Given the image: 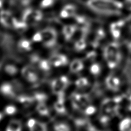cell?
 Returning <instances> with one entry per match:
<instances>
[{
  "label": "cell",
  "mask_w": 131,
  "mask_h": 131,
  "mask_svg": "<svg viewBox=\"0 0 131 131\" xmlns=\"http://www.w3.org/2000/svg\"><path fill=\"white\" fill-rule=\"evenodd\" d=\"M86 5L91 12L111 19L120 17L125 9L120 0H86Z\"/></svg>",
  "instance_id": "cell-1"
},
{
  "label": "cell",
  "mask_w": 131,
  "mask_h": 131,
  "mask_svg": "<svg viewBox=\"0 0 131 131\" xmlns=\"http://www.w3.org/2000/svg\"><path fill=\"white\" fill-rule=\"evenodd\" d=\"M120 44L112 41L104 46L102 51L104 64L111 71H118L123 64L124 50Z\"/></svg>",
  "instance_id": "cell-2"
},
{
  "label": "cell",
  "mask_w": 131,
  "mask_h": 131,
  "mask_svg": "<svg viewBox=\"0 0 131 131\" xmlns=\"http://www.w3.org/2000/svg\"><path fill=\"white\" fill-rule=\"evenodd\" d=\"M19 74L21 76L23 80L29 86H37L42 81V73L30 64L21 67Z\"/></svg>",
  "instance_id": "cell-3"
},
{
  "label": "cell",
  "mask_w": 131,
  "mask_h": 131,
  "mask_svg": "<svg viewBox=\"0 0 131 131\" xmlns=\"http://www.w3.org/2000/svg\"><path fill=\"white\" fill-rule=\"evenodd\" d=\"M126 22L122 17H117L113 19V21L110 23L107 30V35L113 41L120 42L122 39L125 30Z\"/></svg>",
  "instance_id": "cell-4"
},
{
  "label": "cell",
  "mask_w": 131,
  "mask_h": 131,
  "mask_svg": "<svg viewBox=\"0 0 131 131\" xmlns=\"http://www.w3.org/2000/svg\"><path fill=\"white\" fill-rule=\"evenodd\" d=\"M125 83L124 77L119 73L118 71H111L106 77L104 85L108 91L112 92H117L123 89Z\"/></svg>",
  "instance_id": "cell-5"
},
{
  "label": "cell",
  "mask_w": 131,
  "mask_h": 131,
  "mask_svg": "<svg viewBox=\"0 0 131 131\" xmlns=\"http://www.w3.org/2000/svg\"><path fill=\"white\" fill-rule=\"evenodd\" d=\"M79 8L78 5L72 2H67L63 4L59 10V17L63 20H69L75 17L78 14Z\"/></svg>",
  "instance_id": "cell-6"
},
{
  "label": "cell",
  "mask_w": 131,
  "mask_h": 131,
  "mask_svg": "<svg viewBox=\"0 0 131 131\" xmlns=\"http://www.w3.org/2000/svg\"><path fill=\"white\" fill-rule=\"evenodd\" d=\"M18 95L17 89L12 82L8 80L0 82V96L8 100H15Z\"/></svg>",
  "instance_id": "cell-7"
},
{
  "label": "cell",
  "mask_w": 131,
  "mask_h": 131,
  "mask_svg": "<svg viewBox=\"0 0 131 131\" xmlns=\"http://www.w3.org/2000/svg\"><path fill=\"white\" fill-rule=\"evenodd\" d=\"M43 34V42L42 45L47 48L54 46L57 43L59 34L53 28H46L42 30Z\"/></svg>",
  "instance_id": "cell-8"
},
{
  "label": "cell",
  "mask_w": 131,
  "mask_h": 131,
  "mask_svg": "<svg viewBox=\"0 0 131 131\" xmlns=\"http://www.w3.org/2000/svg\"><path fill=\"white\" fill-rule=\"evenodd\" d=\"M51 89L52 92H54L56 95L63 93V91H65L69 85V80L67 76L60 75L52 79L51 82Z\"/></svg>",
  "instance_id": "cell-9"
},
{
  "label": "cell",
  "mask_w": 131,
  "mask_h": 131,
  "mask_svg": "<svg viewBox=\"0 0 131 131\" xmlns=\"http://www.w3.org/2000/svg\"><path fill=\"white\" fill-rule=\"evenodd\" d=\"M49 59L52 66V68L54 69L65 68L68 66L70 62V59H69L67 55L63 53H57L53 54Z\"/></svg>",
  "instance_id": "cell-10"
},
{
  "label": "cell",
  "mask_w": 131,
  "mask_h": 131,
  "mask_svg": "<svg viewBox=\"0 0 131 131\" xmlns=\"http://www.w3.org/2000/svg\"><path fill=\"white\" fill-rule=\"evenodd\" d=\"M15 15L7 8L0 10V27L2 29L12 30Z\"/></svg>",
  "instance_id": "cell-11"
},
{
  "label": "cell",
  "mask_w": 131,
  "mask_h": 131,
  "mask_svg": "<svg viewBox=\"0 0 131 131\" xmlns=\"http://www.w3.org/2000/svg\"><path fill=\"white\" fill-rule=\"evenodd\" d=\"M20 68L14 62H6L1 68L3 74L8 78H14L20 74Z\"/></svg>",
  "instance_id": "cell-12"
},
{
  "label": "cell",
  "mask_w": 131,
  "mask_h": 131,
  "mask_svg": "<svg viewBox=\"0 0 131 131\" xmlns=\"http://www.w3.org/2000/svg\"><path fill=\"white\" fill-rule=\"evenodd\" d=\"M68 67L70 73L74 75H80L85 69V61L82 59H74L70 60Z\"/></svg>",
  "instance_id": "cell-13"
},
{
  "label": "cell",
  "mask_w": 131,
  "mask_h": 131,
  "mask_svg": "<svg viewBox=\"0 0 131 131\" xmlns=\"http://www.w3.org/2000/svg\"><path fill=\"white\" fill-rule=\"evenodd\" d=\"M17 50L19 52L28 54L31 52L34 49V44L31 40L28 38H20L16 42Z\"/></svg>",
  "instance_id": "cell-14"
},
{
  "label": "cell",
  "mask_w": 131,
  "mask_h": 131,
  "mask_svg": "<svg viewBox=\"0 0 131 131\" xmlns=\"http://www.w3.org/2000/svg\"><path fill=\"white\" fill-rule=\"evenodd\" d=\"M78 30V27L75 24H67L63 26L61 31L62 38L66 41L74 40V35Z\"/></svg>",
  "instance_id": "cell-15"
},
{
  "label": "cell",
  "mask_w": 131,
  "mask_h": 131,
  "mask_svg": "<svg viewBox=\"0 0 131 131\" xmlns=\"http://www.w3.org/2000/svg\"><path fill=\"white\" fill-rule=\"evenodd\" d=\"M103 64H101V62H99L97 61H94L93 62H91L90 65L88 66V73L89 75L94 78H98L103 73V68L105 65H102Z\"/></svg>",
  "instance_id": "cell-16"
},
{
  "label": "cell",
  "mask_w": 131,
  "mask_h": 131,
  "mask_svg": "<svg viewBox=\"0 0 131 131\" xmlns=\"http://www.w3.org/2000/svg\"><path fill=\"white\" fill-rule=\"evenodd\" d=\"M92 83H91L90 79L86 77H78L75 80V82H74V86L76 87L77 91L80 92V91H83V92H86L87 90H88L90 87Z\"/></svg>",
  "instance_id": "cell-17"
},
{
  "label": "cell",
  "mask_w": 131,
  "mask_h": 131,
  "mask_svg": "<svg viewBox=\"0 0 131 131\" xmlns=\"http://www.w3.org/2000/svg\"><path fill=\"white\" fill-rule=\"evenodd\" d=\"M26 125L29 131H47L46 125L34 118H30L28 119Z\"/></svg>",
  "instance_id": "cell-18"
},
{
  "label": "cell",
  "mask_w": 131,
  "mask_h": 131,
  "mask_svg": "<svg viewBox=\"0 0 131 131\" xmlns=\"http://www.w3.org/2000/svg\"><path fill=\"white\" fill-rule=\"evenodd\" d=\"M2 111L5 116H14L19 112V105L16 103L8 102L4 105Z\"/></svg>",
  "instance_id": "cell-19"
},
{
  "label": "cell",
  "mask_w": 131,
  "mask_h": 131,
  "mask_svg": "<svg viewBox=\"0 0 131 131\" xmlns=\"http://www.w3.org/2000/svg\"><path fill=\"white\" fill-rule=\"evenodd\" d=\"M23 123L18 119H12L8 123L5 131H22Z\"/></svg>",
  "instance_id": "cell-20"
},
{
  "label": "cell",
  "mask_w": 131,
  "mask_h": 131,
  "mask_svg": "<svg viewBox=\"0 0 131 131\" xmlns=\"http://www.w3.org/2000/svg\"><path fill=\"white\" fill-rule=\"evenodd\" d=\"M87 46H88V43H87L86 39L82 37L78 39H76L75 41H74L73 50L76 52H83L86 49Z\"/></svg>",
  "instance_id": "cell-21"
},
{
  "label": "cell",
  "mask_w": 131,
  "mask_h": 131,
  "mask_svg": "<svg viewBox=\"0 0 131 131\" xmlns=\"http://www.w3.org/2000/svg\"><path fill=\"white\" fill-rule=\"evenodd\" d=\"M54 131H72L69 122L64 120H58L52 125Z\"/></svg>",
  "instance_id": "cell-22"
},
{
  "label": "cell",
  "mask_w": 131,
  "mask_h": 131,
  "mask_svg": "<svg viewBox=\"0 0 131 131\" xmlns=\"http://www.w3.org/2000/svg\"><path fill=\"white\" fill-rule=\"evenodd\" d=\"M58 0H40L38 8L41 10H49L52 8L57 4Z\"/></svg>",
  "instance_id": "cell-23"
},
{
  "label": "cell",
  "mask_w": 131,
  "mask_h": 131,
  "mask_svg": "<svg viewBox=\"0 0 131 131\" xmlns=\"http://www.w3.org/2000/svg\"><path fill=\"white\" fill-rule=\"evenodd\" d=\"M36 110H37V113L39 115L42 116H47L50 114L49 109L46 103H38L37 104V107H36Z\"/></svg>",
  "instance_id": "cell-24"
},
{
  "label": "cell",
  "mask_w": 131,
  "mask_h": 131,
  "mask_svg": "<svg viewBox=\"0 0 131 131\" xmlns=\"http://www.w3.org/2000/svg\"><path fill=\"white\" fill-rule=\"evenodd\" d=\"M120 131H131V117H125L119 123Z\"/></svg>",
  "instance_id": "cell-25"
},
{
  "label": "cell",
  "mask_w": 131,
  "mask_h": 131,
  "mask_svg": "<svg viewBox=\"0 0 131 131\" xmlns=\"http://www.w3.org/2000/svg\"><path fill=\"white\" fill-rule=\"evenodd\" d=\"M96 110L97 109H96L95 107L93 106V105H88L84 107V114L86 116H91L95 113Z\"/></svg>",
  "instance_id": "cell-26"
},
{
  "label": "cell",
  "mask_w": 131,
  "mask_h": 131,
  "mask_svg": "<svg viewBox=\"0 0 131 131\" xmlns=\"http://www.w3.org/2000/svg\"><path fill=\"white\" fill-rule=\"evenodd\" d=\"M8 0H0V10L6 8Z\"/></svg>",
  "instance_id": "cell-27"
},
{
  "label": "cell",
  "mask_w": 131,
  "mask_h": 131,
  "mask_svg": "<svg viewBox=\"0 0 131 131\" xmlns=\"http://www.w3.org/2000/svg\"><path fill=\"white\" fill-rule=\"evenodd\" d=\"M125 51L131 55V39L128 41L126 46H125Z\"/></svg>",
  "instance_id": "cell-28"
},
{
  "label": "cell",
  "mask_w": 131,
  "mask_h": 131,
  "mask_svg": "<svg viewBox=\"0 0 131 131\" xmlns=\"http://www.w3.org/2000/svg\"><path fill=\"white\" fill-rule=\"evenodd\" d=\"M123 2H124L125 6H131V0H123Z\"/></svg>",
  "instance_id": "cell-29"
},
{
  "label": "cell",
  "mask_w": 131,
  "mask_h": 131,
  "mask_svg": "<svg viewBox=\"0 0 131 131\" xmlns=\"http://www.w3.org/2000/svg\"><path fill=\"white\" fill-rule=\"evenodd\" d=\"M5 116V114H4L3 113L2 110H0V122H1V121L4 119Z\"/></svg>",
  "instance_id": "cell-30"
},
{
  "label": "cell",
  "mask_w": 131,
  "mask_h": 131,
  "mask_svg": "<svg viewBox=\"0 0 131 131\" xmlns=\"http://www.w3.org/2000/svg\"><path fill=\"white\" fill-rule=\"evenodd\" d=\"M0 54H1V53H0Z\"/></svg>",
  "instance_id": "cell-31"
},
{
  "label": "cell",
  "mask_w": 131,
  "mask_h": 131,
  "mask_svg": "<svg viewBox=\"0 0 131 131\" xmlns=\"http://www.w3.org/2000/svg\"></svg>",
  "instance_id": "cell-32"
}]
</instances>
